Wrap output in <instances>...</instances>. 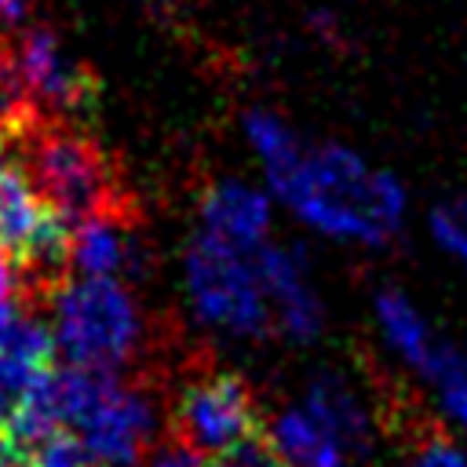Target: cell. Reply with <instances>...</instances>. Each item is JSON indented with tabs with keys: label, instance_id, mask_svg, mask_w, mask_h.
<instances>
[{
	"label": "cell",
	"instance_id": "cell-1",
	"mask_svg": "<svg viewBox=\"0 0 467 467\" xmlns=\"http://www.w3.org/2000/svg\"><path fill=\"white\" fill-rule=\"evenodd\" d=\"M270 190L310 230L336 241L383 244L405 219L401 182L339 142L303 146V153L270 179Z\"/></svg>",
	"mask_w": 467,
	"mask_h": 467
},
{
	"label": "cell",
	"instance_id": "cell-2",
	"mask_svg": "<svg viewBox=\"0 0 467 467\" xmlns=\"http://www.w3.org/2000/svg\"><path fill=\"white\" fill-rule=\"evenodd\" d=\"M55 354L66 365L117 372L142 343L146 321L135 296L113 277H66L47 296Z\"/></svg>",
	"mask_w": 467,
	"mask_h": 467
},
{
	"label": "cell",
	"instance_id": "cell-3",
	"mask_svg": "<svg viewBox=\"0 0 467 467\" xmlns=\"http://www.w3.org/2000/svg\"><path fill=\"white\" fill-rule=\"evenodd\" d=\"M182 285L197 321L226 339H263L274 325L255 255L204 230L186 244Z\"/></svg>",
	"mask_w": 467,
	"mask_h": 467
},
{
	"label": "cell",
	"instance_id": "cell-4",
	"mask_svg": "<svg viewBox=\"0 0 467 467\" xmlns=\"http://www.w3.org/2000/svg\"><path fill=\"white\" fill-rule=\"evenodd\" d=\"M26 175L40 197L69 223L113 212V171L102 150L62 120H36L22 131Z\"/></svg>",
	"mask_w": 467,
	"mask_h": 467
},
{
	"label": "cell",
	"instance_id": "cell-5",
	"mask_svg": "<svg viewBox=\"0 0 467 467\" xmlns=\"http://www.w3.org/2000/svg\"><path fill=\"white\" fill-rule=\"evenodd\" d=\"M69 219L58 215L26 168L0 164V248H7L29 285L55 288L69 270Z\"/></svg>",
	"mask_w": 467,
	"mask_h": 467
},
{
	"label": "cell",
	"instance_id": "cell-6",
	"mask_svg": "<svg viewBox=\"0 0 467 467\" xmlns=\"http://www.w3.org/2000/svg\"><path fill=\"white\" fill-rule=\"evenodd\" d=\"M255 431V401L234 372H204L186 379L171 405V438L186 441L204 460H219Z\"/></svg>",
	"mask_w": 467,
	"mask_h": 467
},
{
	"label": "cell",
	"instance_id": "cell-7",
	"mask_svg": "<svg viewBox=\"0 0 467 467\" xmlns=\"http://www.w3.org/2000/svg\"><path fill=\"white\" fill-rule=\"evenodd\" d=\"M157 427L161 412L153 394L113 376L69 434H77L95 467H135L157 445Z\"/></svg>",
	"mask_w": 467,
	"mask_h": 467
},
{
	"label": "cell",
	"instance_id": "cell-8",
	"mask_svg": "<svg viewBox=\"0 0 467 467\" xmlns=\"http://www.w3.org/2000/svg\"><path fill=\"white\" fill-rule=\"evenodd\" d=\"M11 58L18 66V77H22V88L29 95L36 120H40V113L69 117V113L84 109L95 95L91 73L62 47V40L47 26L26 29L22 40L15 44Z\"/></svg>",
	"mask_w": 467,
	"mask_h": 467
},
{
	"label": "cell",
	"instance_id": "cell-9",
	"mask_svg": "<svg viewBox=\"0 0 467 467\" xmlns=\"http://www.w3.org/2000/svg\"><path fill=\"white\" fill-rule=\"evenodd\" d=\"M252 255H255V270H259L274 325L296 343L317 339L325 325V306L317 299L303 252L288 244H259Z\"/></svg>",
	"mask_w": 467,
	"mask_h": 467
},
{
	"label": "cell",
	"instance_id": "cell-10",
	"mask_svg": "<svg viewBox=\"0 0 467 467\" xmlns=\"http://www.w3.org/2000/svg\"><path fill=\"white\" fill-rule=\"evenodd\" d=\"M270 223H274V204L259 186L223 179L212 182L201 197V230L241 252H255L259 244H266Z\"/></svg>",
	"mask_w": 467,
	"mask_h": 467
},
{
	"label": "cell",
	"instance_id": "cell-11",
	"mask_svg": "<svg viewBox=\"0 0 467 467\" xmlns=\"http://www.w3.org/2000/svg\"><path fill=\"white\" fill-rule=\"evenodd\" d=\"M55 336L40 310L22 296L0 299V376L11 379L22 394L51 368Z\"/></svg>",
	"mask_w": 467,
	"mask_h": 467
},
{
	"label": "cell",
	"instance_id": "cell-12",
	"mask_svg": "<svg viewBox=\"0 0 467 467\" xmlns=\"http://www.w3.org/2000/svg\"><path fill=\"white\" fill-rule=\"evenodd\" d=\"M139 266V241L120 208L84 215L69 226V270L77 277H113Z\"/></svg>",
	"mask_w": 467,
	"mask_h": 467
},
{
	"label": "cell",
	"instance_id": "cell-13",
	"mask_svg": "<svg viewBox=\"0 0 467 467\" xmlns=\"http://www.w3.org/2000/svg\"><path fill=\"white\" fill-rule=\"evenodd\" d=\"M343 449L347 456H365L372 445V416L354 390V383L343 372H317L306 383V394L299 401Z\"/></svg>",
	"mask_w": 467,
	"mask_h": 467
},
{
	"label": "cell",
	"instance_id": "cell-14",
	"mask_svg": "<svg viewBox=\"0 0 467 467\" xmlns=\"http://www.w3.org/2000/svg\"><path fill=\"white\" fill-rule=\"evenodd\" d=\"M376 310V328L383 336V343L398 354V361H405L412 372H427L441 339L434 336V328L427 325V317L412 306V299L398 288H383L372 303Z\"/></svg>",
	"mask_w": 467,
	"mask_h": 467
},
{
	"label": "cell",
	"instance_id": "cell-15",
	"mask_svg": "<svg viewBox=\"0 0 467 467\" xmlns=\"http://www.w3.org/2000/svg\"><path fill=\"white\" fill-rule=\"evenodd\" d=\"M266 438L277 449V456L285 460V467H347L350 463L347 449L303 405L281 409L274 416Z\"/></svg>",
	"mask_w": 467,
	"mask_h": 467
},
{
	"label": "cell",
	"instance_id": "cell-16",
	"mask_svg": "<svg viewBox=\"0 0 467 467\" xmlns=\"http://www.w3.org/2000/svg\"><path fill=\"white\" fill-rule=\"evenodd\" d=\"M241 128H244V139H248L255 161L263 164L266 179H274L277 171H285L303 153L299 135L277 113H270V109H248Z\"/></svg>",
	"mask_w": 467,
	"mask_h": 467
},
{
	"label": "cell",
	"instance_id": "cell-17",
	"mask_svg": "<svg viewBox=\"0 0 467 467\" xmlns=\"http://www.w3.org/2000/svg\"><path fill=\"white\" fill-rule=\"evenodd\" d=\"M423 379H431L434 387V398L441 405V412L467 431V354L452 343L441 339L431 368L423 372Z\"/></svg>",
	"mask_w": 467,
	"mask_h": 467
},
{
	"label": "cell",
	"instance_id": "cell-18",
	"mask_svg": "<svg viewBox=\"0 0 467 467\" xmlns=\"http://www.w3.org/2000/svg\"><path fill=\"white\" fill-rule=\"evenodd\" d=\"M431 234H434V241H438L452 259H460V266L467 270V201L438 204V208L431 212Z\"/></svg>",
	"mask_w": 467,
	"mask_h": 467
},
{
	"label": "cell",
	"instance_id": "cell-19",
	"mask_svg": "<svg viewBox=\"0 0 467 467\" xmlns=\"http://www.w3.org/2000/svg\"><path fill=\"white\" fill-rule=\"evenodd\" d=\"M33 463L36 467H95L91 456L84 452V445L77 441V434L58 431L51 438H44L40 445H33Z\"/></svg>",
	"mask_w": 467,
	"mask_h": 467
},
{
	"label": "cell",
	"instance_id": "cell-20",
	"mask_svg": "<svg viewBox=\"0 0 467 467\" xmlns=\"http://www.w3.org/2000/svg\"><path fill=\"white\" fill-rule=\"evenodd\" d=\"M212 467H285V460L277 456V449L270 445V438L263 431H255L244 441H237L230 452H223L219 460H212Z\"/></svg>",
	"mask_w": 467,
	"mask_h": 467
},
{
	"label": "cell",
	"instance_id": "cell-21",
	"mask_svg": "<svg viewBox=\"0 0 467 467\" xmlns=\"http://www.w3.org/2000/svg\"><path fill=\"white\" fill-rule=\"evenodd\" d=\"M401 467H467V452L445 434H427L423 441H416Z\"/></svg>",
	"mask_w": 467,
	"mask_h": 467
},
{
	"label": "cell",
	"instance_id": "cell-22",
	"mask_svg": "<svg viewBox=\"0 0 467 467\" xmlns=\"http://www.w3.org/2000/svg\"><path fill=\"white\" fill-rule=\"evenodd\" d=\"M146 467H208V460L179 438H168L146 452Z\"/></svg>",
	"mask_w": 467,
	"mask_h": 467
},
{
	"label": "cell",
	"instance_id": "cell-23",
	"mask_svg": "<svg viewBox=\"0 0 467 467\" xmlns=\"http://www.w3.org/2000/svg\"><path fill=\"white\" fill-rule=\"evenodd\" d=\"M22 285H26V274H22L18 259L7 248H0V299H15Z\"/></svg>",
	"mask_w": 467,
	"mask_h": 467
},
{
	"label": "cell",
	"instance_id": "cell-24",
	"mask_svg": "<svg viewBox=\"0 0 467 467\" xmlns=\"http://www.w3.org/2000/svg\"><path fill=\"white\" fill-rule=\"evenodd\" d=\"M0 467H36L29 445H22L11 434H0Z\"/></svg>",
	"mask_w": 467,
	"mask_h": 467
},
{
	"label": "cell",
	"instance_id": "cell-25",
	"mask_svg": "<svg viewBox=\"0 0 467 467\" xmlns=\"http://www.w3.org/2000/svg\"><path fill=\"white\" fill-rule=\"evenodd\" d=\"M18 401H22V390H18L11 379H4V376H0V434H7V431H11V420H15Z\"/></svg>",
	"mask_w": 467,
	"mask_h": 467
},
{
	"label": "cell",
	"instance_id": "cell-26",
	"mask_svg": "<svg viewBox=\"0 0 467 467\" xmlns=\"http://www.w3.org/2000/svg\"><path fill=\"white\" fill-rule=\"evenodd\" d=\"M29 11V0H0V26H15L22 22Z\"/></svg>",
	"mask_w": 467,
	"mask_h": 467
},
{
	"label": "cell",
	"instance_id": "cell-27",
	"mask_svg": "<svg viewBox=\"0 0 467 467\" xmlns=\"http://www.w3.org/2000/svg\"><path fill=\"white\" fill-rule=\"evenodd\" d=\"M4 139H7V131H4V128H0V146H4Z\"/></svg>",
	"mask_w": 467,
	"mask_h": 467
}]
</instances>
